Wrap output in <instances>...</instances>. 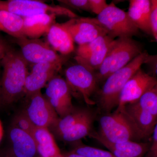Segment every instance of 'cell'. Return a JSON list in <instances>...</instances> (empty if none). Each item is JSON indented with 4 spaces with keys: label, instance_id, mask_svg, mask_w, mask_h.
Masks as SVG:
<instances>
[{
    "label": "cell",
    "instance_id": "cell-33",
    "mask_svg": "<svg viewBox=\"0 0 157 157\" xmlns=\"http://www.w3.org/2000/svg\"><path fill=\"white\" fill-rule=\"evenodd\" d=\"M10 48L6 44L0 41V59H2Z\"/></svg>",
    "mask_w": 157,
    "mask_h": 157
},
{
    "label": "cell",
    "instance_id": "cell-21",
    "mask_svg": "<svg viewBox=\"0 0 157 157\" xmlns=\"http://www.w3.org/2000/svg\"><path fill=\"white\" fill-rule=\"evenodd\" d=\"M94 118V114L90 110L84 117L64 132L59 139L67 142H76L89 136L91 133Z\"/></svg>",
    "mask_w": 157,
    "mask_h": 157
},
{
    "label": "cell",
    "instance_id": "cell-10",
    "mask_svg": "<svg viewBox=\"0 0 157 157\" xmlns=\"http://www.w3.org/2000/svg\"><path fill=\"white\" fill-rule=\"evenodd\" d=\"M157 85L155 77L145 73L140 68L124 86L116 109H123L128 104L137 102L144 93L156 86Z\"/></svg>",
    "mask_w": 157,
    "mask_h": 157
},
{
    "label": "cell",
    "instance_id": "cell-29",
    "mask_svg": "<svg viewBox=\"0 0 157 157\" xmlns=\"http://www.w3.org/2000/svg\"><path fill=\"white\" fill-rule=\"evenodd\" d=\"M151 12L150 15V26L151 35L155 40H157V1L151 0Z\"/></svg>",
    "mask_w": 157,
    "mask_h": 157
},
{
    "label": "cell",
    "instance_id": "cell-31",
    "mask_svg": "<svg viewBox=\"0 0 157 157\" xmlns=\"http://www.w3.org/2000/svg\"><path fill=\"white\" fill-rule=\"evenodd\" d=\"M150 145L144 157H157V124L155 127Z\"/></svg>",
    "mask_w": 157,
    "mask_h": 157
},
{
    "label": "cell",
    "instance_id": "cell-17",
    "mask_svg": "<svg viewBox=\"0 0 157 157\" xmlns=\"http://www.w3.org/2000/svg\"><path fill=\"white\" fill-rule=\"evenodd\" d=\"M56 17L54 14H46L22 17L24 35L29 39H39L48 33L55 23Z\"/></svg>",
    "mask_w": 157,
    "mask_h": 157
},
{
    "label": "cell",
    "instance_id": "cell-2",
    "mask_svg": "<svg viewBox=\"0 0 157 157\" xmlns=\"http://www.w3.org/2000/svg\"><path fill=\"white\" fill-rule=\"evenodd\" d=\"M148 55L147 52L143 51L126 66L113 73L105 80L98 97V104L104 114L110 113L117 107L124 86L141 66L145 63Z\"/></svg>",
    "mask_w": 157,
    "mask_h": 157
},
{
    "label": "cell",
    "instance_id": "cell-20",
    "mask_svg": "<svg viewBox=\"0 0 157 157\" xmlns=\"http://www.w3.org/2000/svg\"><path fill=\"white\" fill-rule=\"evenodd\" d=\"M33 136L37 153L41 157H54L62 154L53 135L48 128L36 127Z\"/></svg>",
    "mask_w": 157,
    "mask_h": 157
},
{
    "label": "cell",
    "instance_id": "cell-18",
    "mask_svg": "<svg viewBox=\"0 0 157 157\" xmlns=\"http://www.w3.org/2000/svg\"><path fill=\"white\" fill-rule=\"evenodd\" d=\"M151 2L149 0H130L128 13L132 21L144 33L151 35L150 26Z\"/></svg>",
    "mask_w": 157,
    "mask_h": 157
},
{
    "label": "cell",
    "instance_id": "cell-28",
    "mask_svg": "<svg viewBox=\"0 0 157 157\" xmlns=\"http://www.w3.org/2000/svg\"><path fill=\"white\" fill-rule=\"evenodd\" d=\"M61 6L79 11L91 12L89 0H58Z\"/></svg>",
    "mask_w": 157,
    "mask_h": 157
},
{
    "label": "cell",
    "instance_id": "cell-30",
    "mask_svg": "<svg viewBox=\"0 0 157 157\" xmlns=\"http://www.w3.org/2000/svg\"><path fill=\"white\" fill-rule=\"evenodd\" d=\"M91 12L99 14L108 6L105 0H89Z\"/></svg>",
    "mask_w": 157,
    "mask_h": 157
},
{
    "label": "cell",
    "instance_id": "cell-23",
    "mask_svg": "<svg viewBox=\"0 0 157 157\" xmlns=\"http://www.w3.org/2000/svg\"><path fill=\"white\" fill-rule=\"evenodd\" d=\"M89 111L84 108H76L73 112L64 117L59 118L55 123L48 128V130L53 136L59 138L64 132L84 117Z\"/></svg>",
    "mask_w": 157,
    "mask_h": 157
},
{
    "label": "cell",
    "instance_id": "cell-34",
    "mask_svg": "<svg viewBox=\"0 0 157 157\" xmlns=\"http://www.w3.org/2000/svg\"><path fill=\"white\" fill-rule=\"evenodd\" d=\"M0 157H16L11 153V152L8 151H7L0 152Z\"/></svg>",
    "mask_w": 157,
    "mask_h": 157
},
{
    "label": "cell",
    "instance_id": "cell-24",
    "mask_svg": "<svg viewBox=\"0 0 157 157\" xmlns=\"http://www.w3.org/2000/svg\"><path fill=\"white\" fill-rule=\"evenodd\" d=\"M114 39H113L108 35L101 36L84 45H78L76 49V55L77 56L85 55L101 50L108 47Z\"/></svg>",
    "mask_w": 157,
    "mask_h": 157
},
{
    "label": "cell",
    "instance_id": "cell-4",
    "mask_svg": "<svg viewBox=\"0 0 157 157\" xmlns=\"http://www.w3.org/2000/svg\"><path fill=\"white\" fill-rule=\"evenodd\" d=\"M141 44L132 38H119L111 43L100 68L95 73L98 82L130 63L143 52Z\"/></svg>",
    "mask_w": 157,
    "mask_h": 157
},
{
    "label": "cell",
    "instance_id": "cell-22",
    "mask_svg": "<svg viewBox=\"0 0 157 157\" xmlns=\"http://www.w3.org/2000/svg\"><path fill=\"white\" fill-rule=\"evenodd\" d=\"M0 30L16 39L25 36L22 17L0 9Z\"/></svg>",
    "mask_w": 157,
    "mask_h": 157
},
{
    "label": "cell",
    "instance_id": "cell-11",
    "mask_svg": "<svg viewBox=\"0 0 157 157\" xmlns=\"http://www.w3.org/2000/svg\"><path fill=\"white\" fill-rule=\"evenodd\" d=\"M74 42L84 45L101 36L108 35V32L99 24L96 18H71L64 22Z\"/></svg>",
    "mask_w": 157,
    "mask_h": 157
},
{
    "label": "cell",
    "instance_id": "cell-27",
    "mask_svg": "<svg viewBox=\"0 0 157 157\" xmlns=\"http://www.w3.org/2000/svg\"><path fill=\"white\" fill-rule=\"evenodd\" d=\"M12 126L17 127L33 136L36 127L30 120L25 110L20 113L14 117Z\"/></svg>",
    "mask_w": 157,
    "mask_h": 157
},
{
    "label": "cell",
    "instance_id": "cell-25",
    "mask_svg": "<svg viewBox=\"0 0 157 157\" xmlns=\"http://www.w3.org/2000/svg\"><path fill=\"white\" fill-rule=\"evenodd\" d=\"M135 103L141 109L157 117V86L144 93Z\"/></svg>",
    "mask_w": 157,
    "mask_h": 157
},
{
    "label": "cell",
    "instance_id": "cell-19",
    "mask_svg": "<svg viewBox=\"0 0 157 157\" xmlns=\"http://www.w3.org/2000/svg\"><path fill=\"white\" fill-rule=\"evenodd\" d=\"M124 109L134 121L144 139L152 136L157 124V117L141 109L135 103L128 104Z\"/></svg>",
    "mask_w": 157,
    "mask_h": 157
},
{
    "label": "cell",
    "instance_id": "cell-1",
    "mask_svg": "<svg viewBox=\"0 0 157 157\" xmlns=\"http://www.w3.org/2000/svg\"><path fill=\"white\" fill-rule=\"evenodd\" d=\"M28 64L20 52L11 49L2 59L1 87L3 105L13 104L24 92L29 73Z\"/></svg>",
    "mask_w": 157,
    "mask_h": 157
},
{
    "label": "cell",
    "instance_id": "cell-3",
    "mask_svg": "<svg viewBox=\"0 0 157 157\" xmlns=\"http://www.w3.org/2000/svg\"><path fill=\"white\" fill-rule=\"evenodd\" d=\"M99 125L98 134L112 143L140 142L145 139L124 107L101 116Z\"/></svg>",
    "mask_w": 157,
    "mask_h": 157
},
{
    "label": "cell",
    "instance_id": "cell-15",
    "mask_svg": "<svg viewBox=\"0 0 157 157\" xmlns=\"http://www.w3.org/2000/svg\"><path fill=\"white\" fill-rule=\"evenodd\" d=\"M12 147L9 151L16 157H34L37 153L33 137L17 127L12 126L9 131Z\"/></svg>",
    "mask_w": 157,
    "mask_h": 157
},
{
    "label": "cell",
    "instance_id": "cell-35",
    "mask_svg": "<svg viewBox=\"0 0 157 157\" xmlns=\"http://www.w3.org/2000/svg\"><path fill=\"white\" fill-rule=\"evenodd\" d=\"M65 157H85L81 155H78L76 153L73 151L68 153L67 154L65 155Z\"/></svg>",
    "mask_w": 157,
    "mask_h": 157
},
{
    "label": "cell",
    "instance_id": "cell-37",
    "mask_svg": "<svg viewBox=\"0 0 157 157\" xmlns=\"http://www.w3.org/2000/svg\"><path fill=\"white\" fill-rule=\"evenodd\" d=\"M54 157H65V155H64L61 154V155H59L57 156Z\"/></svg>",
    "mask_w": 157,
    "mask_h": 157
},
{
    "label": "cell",
    "instance_id": "cell-12",
    "mask_svg": "<svg viewBox=\"0 0 157 157\" xmlns=\"http://www.w3.org/2000/svg\"><path fill=\"white\" fill-rule=\"evenodd\" d=\"M29 98L25 112L35 126L48 128L56 122L59 117L41 91Z\"/></svg>",
    "mask_w": 157,
    "mask_h": 157
},
{
    "label": "cell",
    "instance_id": "cell-8",
    "mask_svg": "<svg viewBox=\"0 0 157 157\" xmlns=\"http://www.w3.org/2000/svg\"><path fill=\"white\" fill-rule=\"evenodd\" d=\"M16 40L21 48V55L28 63L35 64L42 62H52L63 64L66 62V56L59 54L48 42L25 36L17 38Z\"/></svg>",
    "mask_w": 157,
    "mask_h": 157
},
{
    "label": "cell",
    "instance_id": "cell-5",
    "mask_svg": "<svg viewBox=\"0 0 157 157\" xmlns=\"http://www.w3.org/2000/svg\"><path fill=\"white\" fill-rule=\"evenodd\" d=\"M107 30L109 36L115 39L139 36L140 30L129 17L128 12L118 8L113 2L108 6L96 18Z\"/></svg>",
    "mask_w": 157,
    "mask_h": 157
},
{
    "label": "cell",
    "instance_id": "cell-7",
    "mask_svg": "<svg viewBox=\"0 0 157 157\" xmlns=\"http://www.w3.org/2000/svg\"><path fill=\"white\" fill-rule=\"evenodd\" d=\"M65 76L72 94L73 92L79 94L88 105L95 104V102L91 99L98 83L94 72L77 64L66 70Z\"/></svg>",
    "mask_w": 157,
    "mask_h": 157
},
{
    "label": "cell",
    "instance_id": "cell-16",
    "mask_svg": "<svg viewBox=\"0 0 157 157\" xmlns=\"http://www.w3.org/2000/svg\"><path fill=\"white\" fill-rule=\"evenodd\" d=\"M47 42L62 55H68L74 50V42L65 23L54 24L47 34Z\"/></svg>",
    "mask_w": 157,
    "mask_h": 157
},
{
    "label": "cell",
    "instance_id": "cell-26",
    "mask_svg": "<svg viewBox=\"0 0 157 157\" xmlns=\"http://www.w3.org/2000/svg\"><path fill=\"white\" fill-rule=\"evenodd\" d=\"M72 151L85 157H117L109 151L77 144Z\"/></svg>",
    "mask_w": 157,
    "mask_h": 157
},
{
    "label": "cell",
    "instance_id": "cell-36",
    "mask_svg": "<svg viewBox=\"0 0 157 157\" xmlns=\"http://www.w3.org/2000/svg\"><path fill=\"white\" fill-rule=\"evenodd\" d=\"M1 73H0V107H2L3 105L2 100V92H1Z\"/></svg>",
    "mask_w": 157,
    "mask_h": 157
},
{
    "label": "cell",
    "instance_id": "cell-13",
    "mask_svg": "<svg viewBox=\"0 0 157 157\" xmlns=\"http://www.w3.org/2000/svg\"><path fill=\"white\" fill-rule=\"evenodd\" d=\"M63 64L52 62H42L35 64L26 78L24 92L30 97L40 91L61 69Z\"/></svg>",
    "mask_w": 157,
    "mask_h": 157
},
{
    "label": "cell",
    "instance_id": "cell-6",
    "mask_svg": "<svg viewBox=\"0 0 157 157\" xmlns=\"http://www.w3.org/2000/svg\"><path fill=\"white\" fill-rule=\"evenodd\" d=\"M0 9L22 17L44 14L67 16L71 19L78 17L73 11L63 6L48 5L37 0L0 1Z\"/></svg>",
    "mask_w": 157,
    "mask_h": 157
},
{
    "label": "cell",
    "instance_id": "cell-32",
    "mask_svg": "<svg viewBox=\"0 0 157 157\" xmlns=\"http://www.w3.org/2000/svg\"><path fill=\"white\" fill-rule=\"evenodd\" d=\"M157 55H149L145 63L148 65L149 67L151 70L153 76H155L157 75Z\"/></svg>",
    "mask_w": 157,
    "mask_h": 157
},
{
    "label": "cell",
    "instance_id": "cell-9",
    "mask_svg": "<svg viewBox=\"0 0 157 157\" xmlns=\"http://www.w3.org/2000/svg\"><path fill=\"white\" fill-rule=\"evenodd\" d=\"M45 98L59 117L73 112L76 107L72 102V94L67 81L60 76H54L46 84Z\"/></svg>",
    "mask_w": 157,
    "mask_h": 157
},
{
    "label": "cell",
    "instance_id": "cell-14",
    "mask_svg": "<svg viewBox=\"0 0 157 157\" xmlns=\"http://www.w3.org/2000/svg\"><path fill=\"white\" fill-rule=\"evenodd\" d=\"M90 136L104 145L117 157H144L151 144V142L132 141L112 143L104 139L98 132H91Z\"/></svg>",
    "mask_w": 157,
    "mask_h": 157
}]
</instances>
